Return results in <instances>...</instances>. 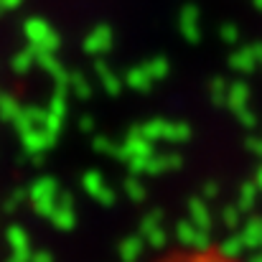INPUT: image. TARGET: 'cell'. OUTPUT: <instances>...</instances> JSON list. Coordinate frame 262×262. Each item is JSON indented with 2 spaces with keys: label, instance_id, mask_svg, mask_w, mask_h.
<instances>
[{
  "label": "cell",
  "instance_id": "1",
  "mask_svg": "<svg viewBox=\"0 0 262 262\" xmlns=\"http://www.w3.org/2000/svg\"><path fill=\"white\" fill-rule=\"evenodd\" d=\"M158 262H245L219 247H183V250H176L171 255L161 257Z\"/></svg>",
  "mask_w": 262,
  "mask_h": 262
}]
</instances>
